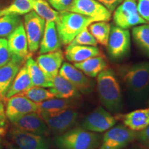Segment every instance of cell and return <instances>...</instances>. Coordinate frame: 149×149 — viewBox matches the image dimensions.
Wrapping results in <instances>:
<instances>
[{
  "mask_svg": "<svg viewBox=\"0 0 149 149\" xmlns=\"http://www.w3.org/2000/svg\"><path fill=\"white\" fill-rule=\"evenodd\" d=\"M97 89L102 104L111 112L122 108V94L115 72L107 68L97 76Z\"/></svg>",
  "mask_w": 149,
  "mask_h": 149,
  "instance_id": "cell-1",
  "label": "cell"
},
{
  "mask_svg": "<svg viewBox=\"0 0 149 149\" xmlns=\"http://www.w3.org/2000/svg\"><path fill=\"white\" fill-rule=\"evenodd\" d=\"M100 143V135L82 128H72L55 139V144L58 149H97Z\"/></svg>",
  "mask_w": 149,
  "mask_h": 149,
  "instance_id": "cell-2",
  "label": "cell"
},
{
  "mask_svg": "<svg viewBox=\"0 0 149 149\" xmlns=\"http://www.w3.org/2000/svg\"><path fill=\"white\" fill-rule=\"evenodd\" d=\"M59 13V18L55 24L59 40L63 45H68L77 35L95 22L91 18L75 13L70 11Z\"/></svg>",
  "mask_w": 149,
  "mask_h": 149,
  "instance_id": "cell-3",
  "label": "cell"
},
{
  "mask_svg": "<svg viewBox=\"0 0 149 149\" xmlns=\"http://www.w3.org/2000/svg\"><path fill=\"white\" fill-rule=\"evenodd\" d=\"M117 74L127 89L134 94H142L149 88V61L122 66Z\"/></svg>",
  "mask_w": 149,
  "mask_h": 149,
  "instance_id": "cell-4",
  "label": "cell"
},
{
  "mask_svg": "<svg viewBox=\"0 0 149 149\" xmlns=\"http://www.w3.org/2000/svg\"><path fill=\"white\" fill-rule=\"evenodd\" d=\"M9 149H49L45 136L37 135L13 127L7 133Z\"/></svg>",
  "mask_w": 149,
  "mask_h": 149,
  "instance_id": "cell-5",
  "label": "cell"
},
{
  "mask_svg": "<svg viewBox=\"0 0 149 149\" xmlns=\"http://www.w3.org/2000/svg\"><path fill=\"white\" fill-rule=\"evenodd\" d=\"M38 113L46 122L50 131L57 135L72 129L79 117V113L72 109L53 113Z\"/></svg>",
  "mask_w": 149,
  "mask_h": 149,
  "instance_id": "cell-6",
  "label": "cell"
},
{
  "mask_svg": "<svg viewBox=\"0 0 149 149\" xmlns=\"http://www.w3.org/2000/svg\"><path fill=\"white\" fill-rule=\"evenodd\" d=\"M113 21L115 26L123 29L148 23L137 11V0H123L114 10Z\"/></svg>",
  "mask_w": 149,
  "mask_h": 149,
  "instance_id": "cell-7",
  "label": "cell"
},
{
  "mask_svg": "<svg viewBox=\"0 0 149 149\" xmlns=\"http://www.w3.org/2000/svg\"><path fill=\"white\" fill-rule=\"evenodd\" d=\"M136 136L137 132L122 124L113 126L104 134L99 149H124Z\"/></svg>",
  "mask_w": 149,
  "mask_h": 149,
  "instance_id": "cell-8",
  "label": "cell"
},
{
  "mask_svg": "<svg viewBox=\"0 0 149 149\" xmlns=\"http://www.w3.org/2000/svg\"><path fill=\"white\" fill-rule=\"evenodd\" d=\"M107 51L113 59H120L127 55L130 48V34L127 29L117 26L111 28Z\"/></svg>",
  "mask_w": 149,
  "mask_h": 149,
  "instance_id": "cell-9",
  "label": "cell"
},
{
  "mask_svg": "<svg viewBox=\"0 0 149 149\" xmlns=\"http://www.w3.org/2000/svg\"><path fill=\"white\" fill-rule=\"evenodd\" d=\"M45 25L46 20L39 16L35 11H31L24 16V29L31 54L35 53L40 48Z\"/></svg>",
  "mask_w": 149,
  "mask_h": 149,
  "instance_id": "cell-10",
  "label": "cell"
},
{
  "mask_svg": "<svg viewBox=\"0 0 149 149\" xmlns=\"http://www.w3.org/2000/svg\"><path fill=\"white\" fill-rule=\"evenodd\" d=\"M68 11L88 17L94 22H109L111 13L97 0H73Z\"/></svg>",
  "mask_w": 149,
  "mask_h": 149,
  "instance_id": "cell-11",
  "label": "cell"
},
{
  "mask_svg": "<svg viewBox=\"0 0 149 149\" xmlns=\"http://www.w3.org/2000/svg\"><path fill=\"white\" fill-rule=\"evenodd\" d=\"M117 120L116 116H113L103 107H98L85 117L81 128L93 133H104L114 126Z\"/></svg>",
  "mask_w": 149,
  "mask_h": 149,
  "instance_id": "cell-12",
  "label": "cell"
},
{
  "mask_svg": "<svg viewBox=\"0 0 149 149\" xmlns=\"http://www.w3.org/2000/svg\"><path fill=\"white\" fill-rule=\"evenodd\" d=\"M59 74L68 80L79 93L83 94L91 93L94 88V81L69 63L66 62L61 65Z\"/></svg>",
  "mask_w": 149,
  "mask_h": 149,
  "instance_id": "cell-13",
  "label": "cell"
},
{
  "mask_svg": "<svg viewBox=\"0 0 149 149\" xmlns=\"http://www.w3.org/2000/svg\"><path fill=\"white\" fill-rule=\"evenodd\" d=\"M37 111V104L21 94L12 96L6 100L5 112L10 122L24 115Z\"/></svg>",
  "mask_w": 149,
  "mask_h": 149,
  "instance_id": "cell-14",
  "label": "cell"
},
{
  "mask_svg": "<svg viewBox=\"0 0 149 149\" xmlns=\"http://www.w3.org/2000/svg\"><path fill=\"white\" fill-rule=\"evenodd\" d=\"M13 127L37 135L46 136L50 130L37 112L31 113L11 122Z\"/></svg>",
  "mask_w": 149,
  "mask_h": 149,
  "instance_id": "cell-15",
  "label": "cell"
},
{
  "mask_svg": "<svg viewBox=\"0 0 149 149\" xmlns=\"http://www.w3.org/2000/svg\"><path fill=\"white\" fill-rule=\"evenodd\" d=\"M8 45L13 56L26 61L31 55L29 51V44L24 24L21 23L8 37Z\"/></svg>",
  "mask_w": 149,
  "mask_h": 149,
  "instance_id": "cell-16",
  "label": "cell"
},
{
  "mask_svg": "<svg viewBox=\"0 0 149 149\" xmlns=\"http://www.w3.org/2000/svg\"><path fill=\"white\" fill-rule=\"evenodd\" d=\"M24 61L13 56L12 59L0 67V101H6V96L13 81Z\"/></svg>",
  "mask_w": 149,
  "mask_h": 149,
  "instance_id": "cell-17",
  "label": "cell"
},
{
  "mask_svg": "<svg viewBox=\"0 0 149 149\" xmlns=\"http://www.w3.org/2000/svg\"><path fill=\"white\" fill-rule=\"evenodd\" d=\"M64 53L60 49L51 53L40 54L36 62L48 77L52 79L59 74L64 61Z\"/></svg>",
  "mask_w": 149,
  "mask_h": 149,
  "instance_id": "cell-18",
  "label": "cell"
},
{
  "mask_svg": "<svg viewBox=\"0 0 149 149\" xmlns=\"http://www.w3.org/2000/svg\"><path fill=\"white\" fill-rule=\"evenodd\" d=\"M116 117L122 121L124 125L135 132L144 130L149 125V107L137 109L124 115H118Z\"/></svg>",
  "mask_w": 149,
  "mask_h": 149,
  "instance_id": "cell-19",
  "label": "cell"
},
{
  "mask_svg": "<svg viewBox=\"0 0 149 149\" xmlns=\"http://www.w3.org/2000/svg\"><path fill=\"white\" fill-rule=\"evenodd\" d=\"M61 41L55 22H46L45 29L40 44V54L56 51L60 49Z\"/></svg>",
  "mask_w": 149,
  "mask_h": 149,
  "instance_id": "cell-20",
  "label": "cell"
},
{
  "mask_svg": "<svg viewBox=\"0 0 149 149\" xmlns=\"http://www.w3.org/2000/svg\"><path fill=\"white\" fill-rule=\"evenodd\" d=\"M102 55L97 46L70 45L68 44L64 52L66 59L70 62L79 63L91 57Z\"/></svg>",
  "mask_w": 149,
  "mask_h": 149,
  "instance_id": "cell-21",
  "label": "cell"
},
{
  "mask_svg": "<svg viewBox=\"0 0 149 149\" xmlns=\"http://www.w3.org/2000/svg\"><path fill=\"white\" fill-rule=\"evenodd\" d=\"M53 86L49 90L56 98L75 100L81 97L80 93L70 84L68 80L57 74L52 79Z\"/></svg>",
  "mask_w": 149,
  "mask_h": 149,
  "instance_id": "cell-22",
  "label": "cell"
},
{
  "mask_svg": "<svg viewBox=\"0 0 149 149\" xmlns=\"http://www.w3.org/2000/svg\"><path fill=\"white\" fill-rule=\"evenodd\" d=\"M73 65L90 78L97 77L100 72L109 68L103 55L91 57L81 62L74 63Z\"/></svg>",
  "mask_w": 149,
  "mask_h": 149,
  "instance_id": "cell-23",
  "label": "cell"
},
{
  "mask_svg": "<svg viewBox=\"0 0 149 149\" xmlns=\"http://www.w3.org/2000/svg\"><path fill=\"white\" fill-rule=\"evenodd\" d=\"M33 86L29 70L26 64H24L17 73L10 88L7 92L6 100H7L12 96L22 93L32 87Z\"/></svg>",
  "mask_w": 149,
  "mask_h": 149,
  "instance_id": "cell-24",
  "label": "cell"
},
{
  "mask_svg": "<svg viewBox=\"0 0 149 149\" xmlns=\"http://www.w3.org/2000/svg\"><path fill=\"white\" fill-rule=\"evenodd\" d=\"M28 70H29L30 77L33 85L35 86L44 87V88H51L53 86V81L51 78L48 77L44 72L38 66L36 61L32 58L31 55L28 57L25 63Z\"/></svg>",
  "mask_w": 149,
  "mask_h": 149,
  "instance_id": "cell-25",
  "label": "cell"
},
{
  "mask_svg": "<svg viewBox=\"0 0 149 149\" xmlns=\"http://www.w3.org/2000/svg\"><path fill=\"white\" fill-rule=\"evenodd\" d=\"M74 100H66L53 97L45 101L37 103V113H53L55 112L72 109L74 107Z\"/></svg>",
  "mask_w": 149,
  "mask_h": 149,
  "instance_id": "cell-26",
  "label": "cell"
},
{
  "mask_svg": "<svg viewBox=\"0 0 149 149\" xmlns=\"http://www.w3.org/2000/svg\"><path fill=\"white\" fill-rule=\"evenodd\" d=\"M111 24L108 22H95L88 26L90 33L98 44L107 46L111 32Z\"/></svg>",
  "mask_w": 149,
  "mask_h": 149,
  "instance_id": "cell-27",
  "label": "cell"
},
{
  "mask_svg": "<svg viewBox=\"0 0 149 149\" xmlns=\"http://www.w3.org/2000/svg\"><path fill=\"white\" fill-rule=\"evenodd\" d=\"M132 35L137 46L149 57V24L134 26L132 29Z\"/></svg>",
  "mask_w": 149,
  "mask_h": 149,
  "instance_id": "cell-28",
  "label": "cell"
},
{
  "mask_svg": "<svg viewBox=\"0 0 149 149\" xmlns=\"http://www.w3.org/2000/svg\"><path fill=\"white\" fill-rule=\"evenodd\" d=\"M33 0H13L7 7L0 9V17L8 15H22L33 10Z\"/></svg>",
  "mask_w": 149,
  "mask_h": 149,
  "instance_id": "cell-29",
  "label": "cell"
},
{
  "mask_svg": "<svg viewBox=\"0 0 149 149\" xmlns=\"http://www.w3.org/2000/svg\"><path fill=\"white\" fill-rule=\"evenodd\" d=\"M33 10L46 21L56 22L59 13L52 8L46 0H33Z\"/></svg>",
  "mask_w": 149,
  "mask_h": 149,
  "instance_id": "cell-30",
  "label": "cell"
},
{
  "mask_svg": "<svg viewBox=\"0 0 149 149\" xmlns=\"http://www.w3.org/2000/svg\"><path fill=\"white\" fill-rule=\"evenodd\" d=\"M19 94L36 104L55 97L54 95L50 91L49 89H46L44 87L35 86H33L32 87Z\"/></svg>",
  "mask_w": 149,
  "mask_h": 149,
  "instance_id": "cell-31",
  "label": "cell"
},
{
  "mask_svg": "<svg viewBox=\"0 0 149 149\" xmlns=\"http://www.w3.org/2000/svg\"><path fill=\"white\" fill-rule=\"evenodd\" d=\"M21 23V19L17 15L0 17V37H8Z\"/></svg>",
  "mask_w": 149,
  "mask_h": 149,
  "instance_id": "cell-32",
  "label": "cell"
},
{
  "mask_svg": "<svg viewBox=\"0 0 149 149\" xmlns=\"http://www.w3.org/2000/svg\"><path fill=\"white\" fill-rule=\"evenodd\" d=\"M97 42L90 33L87 27L77 35V36L74 37L73 40L69 44L70 45L97 46Z\"/></svg>",
  "mask_w": 149,
  "mask_h": 149,
  "instance_id": "cell-33",
  "label": "cell"
},
{
  "mask_svg": "<svg viewBox=\"0 0 149 149\" xmlns=\"http://www.w3.org/2000/svg\"><path fill=\"white\" fill-rule=\"evenodd\" d=\"M12 57L13 55L8 48L7 40L0 37V67L6 64Z\"/></svg>",
  "mask_w": 149,
  "mask_h": 149,
  "instance_id": "cell-34",
  "label": "cell"
},
{
  "mask_svg": "<svg viewBox=\"0 0 149 149\" xmlns=\"http://www.w3.org/2000/svg\"><path fill=\"white\" fill-rule=\"evenodd\" d=\"M5 112L4 104L0 101V136L4 137L8 133V122Z\"/></svg>",
  "mask_w": 149,
  "mask_h": 149,
  "instance_id": "cell-35",
  "label": "cell"
},
{
  "mask_svg": "<svg viewBox=\"0 0 149 149\" xmlns=\"http://www.w3.org/2000/svg\"><path fill=\"white\" fill-rule=\"evenodd\" d=\"M48 3L55 10L61 11H68L71 6L73 0H48Z\"/></svg>",
  "mask_w": 149,
  "mask_h": 149,
  "instance_id": "cell-36",
  "label": "cell"
},
{
  "mask_svg": "<svg viewBox=\"0 0 149 149\" xmlns=\"http://www.w3.org/2000/svg\"><path fill=\"white\" fill-rule=\"evenodd\" d=\"M137 11L146 21L149 22V0H137Z\"/></svg>",
  "mask_w": 149,
  "mask_h": 149,
  "instance_id": "cell-37",
  "label": "cell"
},
{
  "mask_svg": "<svg viewBox=\"0 0 149 149\" xmlns=\"http://www.w3.org/2000/svg\"><path fill=\"white\" fill-rule=\"evenodd\" d=\"M136 139H137L145 148H149V125L144 130L137 132Z\"/></svg>",
  "mask_w": 149,
  "mask_h": 149,
  "instance_id": "cell-38",
  "label": "cell"
},
{
  "mask_svg": "<svg viewBox=\"0 0 149 149\" xmlns=\"http://www.w3.org/2000/svg\"><path fill=\"white\" fill-rule=\"evenodd\" d=\"M112 13L122 2L123 0H97Z\"/></svg>",
  "mask_w": 149,
  "mask_h": 149,
  "instance_id": "cell-39",
  "label": "cell"
},
{
  "mask_svg": "<svg viewBox=\"0 0 149 149\" xmlns=\"http://www.w3.org/2000/svg\"><path fill=\"white\" fill-rule=\"evenodd\" d=\"M3 137L0 136V149H4V143H3Z\"/></svg>",
  "mask_w": 149,
  "mask_h": 149,
  "instance_id": "cell-40",
  "label": "cell"
},
{
  "mask_svg": "<svg viewBox=\"0 0 149 149\" xmlns=\"http://www.w3.org/2000/svg\"><path fill=\"white\" fill-rule=\"evenodd\" d=\"M133 149H149L147 148H133Z\"/></svg>",
  "mask_w": 149,
  "mask_h": 149,
  "instance_id": "cell-41",
  "label": "cell"
}]
</instances>
